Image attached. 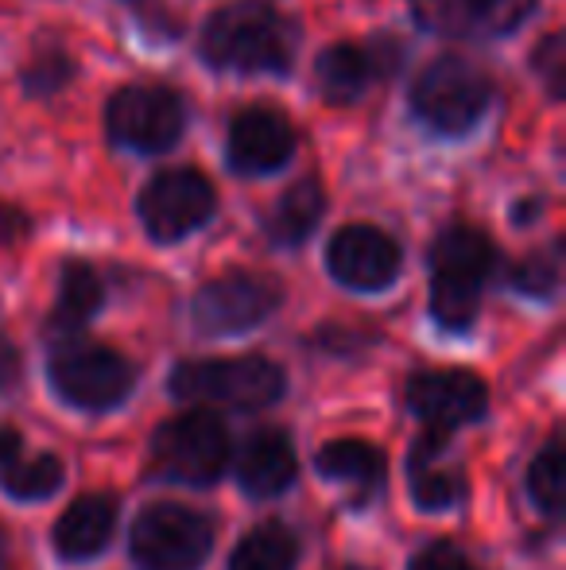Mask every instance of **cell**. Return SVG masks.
<instances>
[{"instance_id": "6da1fadb", "label": "cell", "mask_w": 566, "mask_h": 570, "mask_svg": "<svg viewBox=\"0 0 566 570\" xmlns=\"http://www.w3.org/2000/svg\"><path fill=\"white\" fill-rule=\"evenodd\" d=\"M202 59L237 75H284L295 59V31L272 4H226L202 31Z\"/></svg>"}, {"instance_id": "7a4b0ae2", "label": "cell", "mask_w": 566, "mask_h": 570, "mask_svg": "<svg viewBox=\"0 0 566 570\" xmlns=\"http://www.w3.org/2000/svg\"><path fill=\"white\" fill-rule=\"evenodd\" d=\"M171 392L195 404H226V407H268L284 396V373L268 357H210L182 361L171 373Z\"/></svg>"}, {"instance_id": "3957f363", "label": "cell", "mask_w": 566, "mask_h": 570, "mask_svg": "<svg viewBox=\"0 0 566 570\" xmlns=\"http://www.w3.org/2000/svg\"><path fill=\"white\" fill-rule=\"evenodd\" d=\"M493 98V82L477 62L461 55L435 59L411 86V109L427 128L446 136H458L481 120Z\"/></svg>"}, {"instance_id": "277c9868", "label": "cell", "mask_w": 566, "mask_h": 570, "mask_svg": "<svg viewBox=\"0 0 566 570\" xmlns=\"http://www.w3.org/2000/svg\"><path fill=\"white\" fill-rule=\"evenodd\" d=\"M210 548V520L182 504H151L132 524V559L140 570H198Z\"/></svg>"}, {"instance_id": "5b68a950", "label": "cell", "mask_w": 566, "mask_h": 570, "mask_svg": "<svg viewBox=\"0 0 566 570\" xmlns=\"http://www.w3.org/2000/svg\"><path fill=\"white\" fill-rule=\"evenodd\" d=\"M51 381L67 404L86 407V412H106L129 396L132 365L109 345L67 342L51 357Z\"/></svg>"}, {"instance_id": "8992f818", "label": "cell", "mask_w": 566, "mask_h": 570, "mask_svg": "<svg viewBox=\"0 0 566 570\" xmlns=\"http://www.w3.org/2000/svg\"><path fill=\"white\" fill-rule=\"evenodd\" d=\"M156 465L175 481L210 485L221 478L229 458V431L214 412H187L156 431Z\"/></svg>"}, {"instance_id": "52a82bcc", "label": "cell", "mask_w": 566, "mask_h": 570, "mask_svg": "<svg viewBox=\"0 0 566 570\" xmlns=\"http://www.w3.org/2000/svg\"><path fill=\"white\" fill-rule=\"evenodd\" d=\"M284 292L272 276H257V272H226V276L210 279L202 292L195 295L190 318L202 334L218 338V334H245L260 326L265 318L276 315Z\"/></svg>"}, {"instance_id": "ba28073f", "label": "cell", "mask_w": 566, "mask_h": 570, "mask_svg": "<svg viewBox=\"0 0 566 570\" xmlns=\"http://www.w3.org/2000/svg\"><path fill=\"white\" fill-rule=\"evenodd\" d=\"M187 109L163 86H125L109 98L106 128L117 144L143 156H159L182 136Z\"/></svg>"}, {"instance_id": "9c48e42d", "label": "cell", "mask_w": 566, "mask_h": 570, "mask_svg": "<svg viewBox=\"0 0 566 570\" xmlns=\"http://www.w3.org/2000/svg\"><path fill=\"white\" fill-rule=\"evenodd\" d=\"M214 206V187L206 175L190 171V167H171V171H159L148 187L140 190V222L143 229L156 240H179L187 233L202 229L210 222Z\"/></svg>"}, {"instance_id": "30bf717a", "label": "cell", "mask_w": 566, "mask_h": 570, "mask_svg": "<svg viewBox=\"0 0 566 570\" xmlns=\"http://www.w3.org/2000/svg\"><path fill=\"white\" fill-rule=\"evenodd\" d=\"M330 272L354 292H380L400 276V245L377 226H346L330 240Z\"/></svg>"}, {"instance_id": "8fae6325", "label": "cell", "mask_w": 566, "mask_h": 570, "mask_svg": "<svg viewBox=\"0 0 566 570\" xmlns=\"http://www.w3.org/2000/svg\"><path fill=\"white\" fill-rule=\"evenodd\" d=\"M485 384L481 376L466 368H438L419 373L408 384V407L435 431H454L461 423H474L485 412Z\"/></svg>"}, {"instance_id": "7c38bea8", "label": "cell", "mask_w": 566, "mask_h": 570, "mask_svg": "<svg viewBox=\"0 0 566 570\" xmlns=\"http://www.w3.org/2000/svg\"><path fill=\"white\" fill-rule=\"evenodd\" d=\"M536 0H411L419 23L438 36H505Z\"/></svg>"}, {"instance_id": "4fadbf2b", "label": "cell", "mask_w": 566, "mask_h": 570, "mask_svg": "<svg viewBox=\"0 0 566 570\" xmlns=\"http://www.w3.org/2000/svg\"><path fill=\"white\" fill-rule=\"evenodd\" d=\"M295 151L291 120L276 109H245L229 125V164L241 175L280 171Z\"/></svg>"}, {"instance_id": "5bb4252c", "label": "cell", "mask_w": 566, "mask_h": 570, "mask_svg": "<svg viewBox=\"0 0 566 570\" xmlns=\"http://www.w3.org/2000/svg\"><path fill=\"white\" fill-rule=\"evenodd\" d=\"M446 435H450V431L427 428L408 458L411 493H416V501L424 504V509H446V504H454L466 493L461 470L446 465Z\"/></svg>"}, {"instance_id": "9a60e30c", "label": "cell", "mask_w": 566, "mask_h": 570, "mask_svg": "<svg viewBox=\"0 0 566 570\" xmlns=\"http://www.w3.org/2000/svg\"><path fill=\"white\" fill-rule=\"evenodd\" d=\"M113 524H117L113 497H101V493L78 497L59 517V524H54V548L67 559H90L109 543Z\"/></svg>"}, {"instance_id": "2e32d148", "label": "cell", "mask_w": 566, "mask_h": 570, "mask_svg": "<svg viewBox=\"0 0 566 570\" xmlns=\"http://www.w3.org/2000/svg\"><path fill=\"white\" fill-rule=\"evenodd\" d=\"M237 478L252 497H276L295 481V446L284 431H257L237 458Z\"/></svg>"}, {"instance_id": "e0dca14e", "label": "cell", "mask_w": 566, "mask_h": 570, "mask_svg": "<svg viewBox=\"0 0 566 570\" xmlns=\"http://www.w3.org/2000/svg\"><path fill=\"white\" fill-rule=\"evenodd\" d=\"M0 485L20 501L51 497L62 485V462L54 454L28 458L20 431L0 428Z\"/></svg>"}, {"instance_id": "ac0fdd59", "label": "cell", "mask_w": 566, "mask_h": 570, "mask_svg": "<svg viewBox=\"0 0 566 570\" xmlns=\"http://www.w3.org/2000/svg\"><path fill=\"white\" fill-rule=\"evenodd\" d=\"M430 268L443 279H466V284H485L497 268V248L474 226H450L430 248Z\"/></svg>"}, {"instance_id": "d6986e66", "label": "cell", "mask_w": 566, "mask_h": 570, "mask_svg": "<svg viewBox=\"0 0 566 570\" xmlns=\"http://www.w3.org/2000/svg\"><path fill=\"white\" fill-rule=\"evenodd\" d=\"M373 67H377V62H373L369 51H361V47H354V43H334L318 55L315 86L330 106H349V101H357L365 94V86H369V78H373Z\"/></svg>"}, {"instance_id": "ffe728a7", "label": "cell", "mask_w": 566, "mask_h": 570, "mask_svg": "<svg viewBox=\"0 0 566 570\" xmlns=\"http://www.w3.org/2000/svg\"><path fill=\"white\" fill-rule=\"evenodd\" d=\"M318 470L361 493H373L385 481V451H377L365 439H334L318 451Z\"/></svg>"}, {"instance_id": "44dd1931", "label": "cell", "mask_w": 566, "mask_h": 570, "mask_svg": "<svg viewBox=\"0 0 566 570\" xmlns=\"http://www.w3.org/2000/svg\"><path fill=\"white\" fill-rule=\"evenodd\" d=\"M326 214V190L318 179H299L291 190L276 203L272 222H268V233H272L276 245H299L307 240L315 226Z\"/></svg>"}, {"instance_id": "7402d4cb", "label": "cell", "mask_w": 566, "mask_h": 570, "mask_svg": "<svg viewBox=\"0 0 566 570\" xmlns=\"http://www.w3.org/2000/svg\"><path fill=\"white\" fill-rule=\"evenodd\" d=\"M101 299V279L90 264H67L62 268V279H59V303H54V326H86L93 315H98Z\"/></svg>"}, {"instance_id": "603a6c76", "label": "cell", "mask_w": 566, "mask_h": 570, "mask_svg": "<svg viewBox=\"0 0 566 570\" xmlns=\"http://www.w3.org/2000/svg\"><path fill=\"white\" fill-rule=\"evenodd\" d=\"M295 535L284 524H260L237 543L229 570H295Z\"/></svg>"}, {"instance_id": "cb8c5ba5", "label": "cell", "mask_w": 566, "mask_h": 570, "mask_svg": "<svg viewBox=\"0 0 566 570\" xmlns=\"http://www.w3.org/2000/svg\"><path fill=\"white\" fill-rule=\"evenodd\" d=\"M477 307H481V284L435 276V284H430V315H435V323L443 331H466V326H474Z\"/></svg>"}, {"instance_id": "d4e9b609", "label": "cell", "mask_w": 566, "mask_h": 570, "mask_svg": "<svg viewBox=\"0 0 566 570\" xmlns=\"http://www.w3.org/2000/svg\"><path fill=\"white\" fill-rule=\"evenodd\" d=\"M528 493L547 517H559L563 509V443L552 439L544 451L536 454L528 470Z\"/></svg>"}, {"instance_id": "484cf974", "label": "cell", "mask_w": 566, "mask_h": 570, "mask_svg": "<svg viewBox=\"0 0 566 570\" xmlns=\"http://www.w3.org/2000/svg\"><path fill=\"white\" fill-rule=\"evenodd\" d=\"M70 78H75V62H70L67 55H43V59H36L28 67L23 82H28V90L39 94V98H51V94L62 90Z\"/></svg>"}, {"instance_id": "4316f807", "label": "cell", "mask_w": 566, "mask_h": 570, "mask_svg": "<svg viewBox=\"0 0 566 570\" xmlns=\"http://www.w3.org/2000/svg\"><path fill=\"white\" fill-rule=\"evenodd\" d=\"M513 284L528 295H552L555 284H559V264H555V256L536 253L513 272Z\"/></svg>"}, {"instance_id": "83f0119b", "label": "cell", "mask_w": 566, "mask_h": 570, "mask_svg": "<svg viewBox=\"0 0 566 570\" xmlns=\"http://www.w3.org/2000/svg\"><path fill=\"white\" fill-rule=\"evenodd\" d=\"M532 62H536V70L547 78V90H552L555 98H559V94H563V67H566V62H563V36H559V31H555V36H547V43L539 47L536 59H532Z\"/></svg>"}, {"instance_id": "f1b7e54d", "label": "cell", "mask_w": 566, "mask_h": 570, "mask_svg": "<svg viewBox=\"0 0 566 570\" xmlns=\"http://www.w3.org/2000/svg\"><path fill=\"white\" fill-rule=\"evenodd\" d=\"M408 570H477V567L458 548H450V543H430V548H424L411 559Z\"/></svg>"}, {"instance_id": "f546056e", "label": "cell", "mask_w": 566, "mask_h": 570, "mask_svg": "<svg viewBox=\"0 0 566 570\" xmlns=\"http://www.w3.org/2000/svg\"><path fill=\"white\" fill-rule=\"evenodd\" d=\"M16 381H20V353L12 342L0 338V392H8Z\"/></svg>"}, {"instance_id": "4dcf8cb0", "label": "cell", "mask_w": 566, "mask_h": 570, "mask_svg": "<svg viewBox=\"0 0 566 570\" xmlns=\"http://www.w3.org/2000/svg\"><path fill=\"white\" fill-rule=\"evenodd\" d=\"M23 233H28V218H23L20 210L0 206V245H12V240H20Z\"/></svg>"}, {"instance_id": "1f68e13d", "label": "cell", "mask_w": 566, "mask_h": 570, "mask_svg": "<svg viewBox=\"0 0 566 570\" xmlns=\"http://www.w3.org/2000/svg\"><path fill=\"white\" fill-rule=\"evenodd\" d=\"M349 570H365V567H349Z\"/></svg>"}]
</instances>
